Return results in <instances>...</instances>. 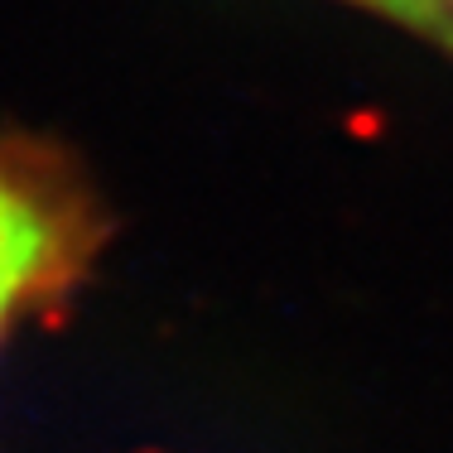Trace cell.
<instances>
[{"mask_svg":"<svg viewBox=\"0 0 453 453\" xmlns=\"http://www.w3.org/2000/svg\"><path fill=\"white\" fill-rule=\"evenodd\" d=\"M78 218L49 174L0 159V333L35 295L73 275L82 256Z\"/></svg>","mask_w":453,"mask_h":453,"instance_id":"obj_1","label":"cell"},{"mask_svg":"<svg viewBox=\"0 0 453 453\" xmlns=\"http://www.w3.org/2000/svg\"><path fill=\"white\" fill-rule=\"evenodd\" d=\"M366 5L391 10V15H401V19H410V25L429 29V35H453L449 19H444V5H439V0H366Z\"/></svg>","mask_w":453,"mask_h":453,"instance_id":"obj_2","label":"cell"}]
</instances>
